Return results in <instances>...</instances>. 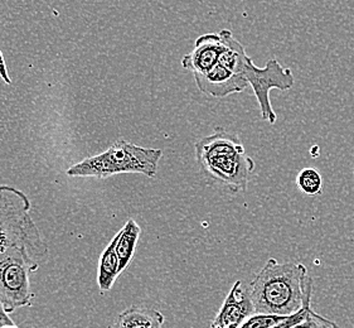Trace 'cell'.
<instances>
[{"instance_id": "1", "label": "cell", "mask_w": 354, "mask_h": 328, "mask_svg": "<svg viewBox=\"0 0 354 328\" xmlns=\"http://www.w3.org/2000/svg\"><path fill=\"white\" fill-rule=\"evenodd\" d=\"M256 313L290 317L313 294V279L301 263H280L270 257L248 284Z\"/></svg>"}, {"instance_id": "2", "label": "cell", "mask_w": 354, "mask_h": 328, "mask_svg": "<svg viewBox=\"0 0 354 328\" xmlns=\"http://www.w3.org/2000/svg\"><path fill=\"white\" fill-rule=\"evenodd\" d=\"M194 150L205 179L234 194L248 191L256 164L236 133L216 128L194 143Z\"/></svg>"}, {"instance_id": "3", "label": "cell", "mask_w": 354, "mask_h": 328, "mask_svg": "<svg viewBox=\"0 0 354 328\" xmlns=\"http://www.w3.org/2000/svg\"><path fill=\"white\" fill-rule=\"evenodd\" d=\"M30 201L13 185H0V253L8 248L27 250L39 264L47 257L48 245L30 216Z\"/></svg>"}, {"instance_id": "4", "label": "cell", "mask_w": 354, "mask_h": 328, "mask_svg": "<svg viewBox=\"0 0 354 328\" xmlns=\"http://www.w3.org/2000/svg\"><path fill=\"white\" fill-rule=\"evenodd\" d=\"M162 157V149L142 148L121 139L97 156L85 158L80 163L75 164L67 170V174L70 177L106 179L115 174L140 173L154 179Z\"/></svg>"}, {"instance_id": "5", "label": "cell", "mask_w": 354, "mask_h": 328, "mask_svg": "<svg viewBox=\"0 0 354 328\" xmlns=\"http://www.w3.org/2000/svg\"><path fill=\"white\" fill-rule=\"evenodd\" d=\"M38 268L27 250L13 246L0 253V302L8 313L32 304L29 275Z\"/></svg>"}, {"instance_id": "6", "label": "cell", "mask_w": 354, "mask_h": 328, "mask_svg": "<svg viewBox=\"0 0 354 328\" xmlns=\"http://www.w3.org/2000/svg\"><path fill=\"white\" fill-rule=\"evenodd\" d=\"M242 76L255 93L262 120L274 125L277 122V115L271 105L270 91L274 89L280 91L291 90L295 85L294 73L290 69L283 67V64L274 58L269 60L265 67H257L252 58L250 57L243 66Z\"/></svg>"}, {"instance_id": "7", "label": "cell", "mask_w": 354, "mask_h": 328, "mask_svg": "<svg viewBox=\"0 0 354 328\" xmlns=\"http://www.w3.org/2000/svg\"><path fill=\"white\" fill-rule=\"evenodd\" d=\"M255 306L242 280H237L223 300L211 328H241L248 318L255 314Z\"/></svg>"}, {"instance_id": "8", "label": "cell", "mask_w": 354, "mask_h": 328, "mask_svg": "<svg viewBox=\"0 0 354 328\" xmlns=\"http://www.w3.org/2000/svg\"><path fill=\"white\" fill-rule=\"evenodd\" d=\"M193 76L199 91L216 99H225L230 95L242 93L248 86L242 75L231 71L220 64H216L209 71Z\"/></svg>"}, {"instance_id": "9", "label": "cell", "mask_w": 354, "mask_h": 328, "mask_svg": "<svg viewBox=\"0 0 354 328\" xmlns=\"http://www.w3.org/2000/svg\"><path fill=\"white\" fill-rule=\"evenodd\" d=\"M223 43L220 35L205 33L196 39L192 52L182 58V67L193 75L209 71L218 64Z\"/></svg>"}, {"instance_id": "10", "label": "cell", "mask_w": 354, "mask_h": 328, "mask_svg": "<svg viewBox=\"0 0 354 328\" xmlns=\"http://www.w3.org/2000/svg\"><path fill=\"white\" fill-rule=\"evenodd\" d=\"M164 321L163 313L158 309L133 306L118 316L113 328H163Z\"/></svg>"}, {"instance_id": "11", "label": "cell", "mask_w": 354, "mask_h": 328, "mask_svg": "<svg viewBox=\"0 0 354 328\" xmlns=\"http://www.w3.org/2000/svg\"><path fill=\"white\" fill-rule=\"evenodd\" d=\"M118 237L115 236L102 251L97 269V284L101 292H109L113 289V283L120 275V260L116 253Z\"/></svg>"}, {"instance_id": "12", "label": "cell", "mask_w": 354, "mask_h": 328, "mask_svg": "<svg viewBox=\"0 0 354 328\" xmlns=\"http://www.w3.org/2000/svg\"><path fill=\"white\" fill-rule=\"evenodd\" d=\"M140 234H142V228L133 219L128 220L125 226L116 234L118 237L116 253L120 260V273L125 271L131 263Z\"/></svg>"}, {"instance_id": "13", "label": "cell", "mask_w": 354, "mask_h": 328, "mask_svg": "<svg viewBox=\"0 0 354 328\" xmlns=\"http://www.w3.org/2000/svg\"><path fill=\"white\" fill-rule=\"evenodd\" d=\"M297 185L306 196H318L323 191V179L318 170L304 168L299 172Z\"/></svg>"}, {"instance_id": "14", "label": "cell", "mask_w": 354, "mask_h": 328, "mask_svg": "<svg viewBox=\"0 0 354 328\" xmlns=\"http://www.w3.org/2000/svg\"><path fill=\"white\" fill-rule=\"evenodd\" d=\"M289 317L277 314L255 313L242 325L241 328H274Z\"/></svg>"}, {"instance_id": "15", "label": "cell", "mask_w": 354, "mask_h": 328, "mask_svg": "<svg viewBox=\"0 0 354 328\" xmlns=\"http://www.w3.org/2000/svg\"><path fill=\"white\" fill-rule=\"evenodd\" d=\"M291 328H340L335 322L328 320L324 316H320L313 311L312 306L308 309L304 320Z\"/></svg>"}, {"instance_id": "16", "label": "cell", "mask_w": 354, "mask_h": 328, "mask_svg": "<svg viewBox=\"0 0 354 328\" xmlns=\"http://www.w3.org/2000/svg\"><path fill=\"white\" fill-rule=\"evenodd\" d=\"M312 295L313 294H310V295L306 298L304 303V307L301 308L299 312H297L295 314H292V316H290L289 318H286L285 321L281 322L280 325H277V327L274 328H291L294 327L295 325H298V323L303 321L305 318V316L308 313V309H309V307L312 306Z\"/></svg>"}, {"instance_id": "17", "label": "cell", "mask_w": 354, "mask_h": 328, "mask_svg": "<svg viewBox=\"0 0 354 328\" xmlns=\"http://www.w3.org/2000/svg\"><path fill=\"white\" fill-rule=\"evenodd\" d=\"M13 325H15V322L10 318V316H9V313L6 311V308L0 302V328L13 326Z\"/></svg>"}, {"instance_id": "18", "label": "cell", "mask_w": 354, "mask_h": 328, "mask_svg": "<svg viewBox=\"0 0 354 328\" xmlns=\"http://www.w3.org/2000/svg\"><path fill=\"white\" fill-rule=\"evenodd\" d=\"M0 79H3V81L8 85H10V82H12V80L9 78V73H8L7 64H6V61L3 57L1 51H0Z\"/></svg>"}, {"instance_id": "19", "label": "cell", "mask_w": 354, "mask_h": 328, "mask_svg": "<svg viewBox=\"0 0 354 328\" xmlns=\"http://www.w3.org/2000/svg\"><path fill=\"white\" fill-rule=\"evenodd\" d=\"M4 328H19V327H18V326H17V325H13V326H8V327H4Z\"/></svg>"}, {"instance_id": "20", "label": "cell", "mask_w": 354, "mask_h": 328, "mask_svg": "<svg viewBox=\"0 0 354 328\" xmlns=\"http://www.w3.org/2000/svg\"><path fill=\"white\" fill-rule=\"evenodd\" d=\"M353 174H354V168H353Z\"/></svg>"}]
</instances>
